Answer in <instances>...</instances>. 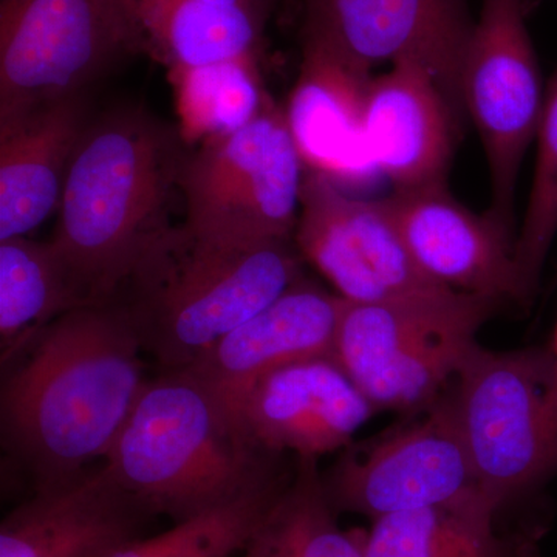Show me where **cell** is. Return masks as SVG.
<instances>
[{
	"instance_id": "16",
	"label": "cell",
	"mask_w": 557,
	"mask_h": 557,
	"mask_svg": "<svg viewBox=\"0 0 557 557\" xmlns=\"http://www.w3.org/2000/svg\"><path fill=\"white\" fill-rule=\"evenodd\" d=\"M457 126L456 110L420 62L399 60L370 81L366 143L395 190L446 186Z\"/></svg>"
},
{
	"instance_id": "23",
	"label": "cell",
	"mask_w": 557,
	"mask_h": 557,
	"mask_svg": "<svg viewBox=\"0 0 557 557\" xmlns=\"http://www.w3.org/2000/svg\"><path fill=\"white\" fill-rule=\"evenodd\" d=\"M325 493L318 458L300 457L276 504L249 537L244 557H366L364 531H344Z\"/></svg>"
},
{
	"instance_id": "21",
	"label": "cell",
	"mask_w": 557,
	"mask_h": 557,
	"mask_svg": "<svg viewBox=\"0 0 557 557\" xmlns=\"http://www.w3.org/2000/svg\"><path fill=\"white\" fill-rule=\"evenodd\" d=\"M143 53L168 69L258 60L270 14L200 0H131Z\"/></svg>"
},
{
	"instance_id": "13",
	"label": "cell",
	"mask_w": 557,
	"mask_h": 557,
	"mask_svg": "<svg viewBox=\"0 0 557 557\" xmlns=\"http://www.w3.org/2000/svg\"><path fill=\"white\" fill-rule=\"evenodd\" d=\"M420 269L443 287L527 309L516 263L518 231L475 214L446 186L394 190L381 199Z\"/></svg>"
},
{
	"instance_id": "6",
	"label": "cell",
	"mask_w": 557,
	"mask_h": 557,
	"mask_svg": "<svg viewBox=\"0 0 557 557\" xmlns=\"http://www.w3.org/2000/svg\"><path fill=\"white\" fill-rule=\"evenodd\" d=\"M497 307L471 295L413 304L343 299L333 357L376 410L408 416L448 391Z\"/></svg>"
},
{
	"instance_id": "15",
	"label": "cell",
	"mask_w": 557,
	"mask_h": 557,
	"mask_svg": "<svg viewBox=\"0 0 557 557\" xmlns=\"http://www.w3.org/2000/svg\"><path fill=\"white\" fill-rule=\"evenodd\" d=\"M341 310L339 295L304 277L185 369L199 376L240 424L244 399L263 376L302 359L333 357Z\"/></svg>"
},
{
	"instance_id": "25",
	"label": "cell",
	"mask_w": 557,
	"mask_h": 557,
	"mask_svg": "<svg viewBox=\"0 0 557 557\" xmlns=\"http://www.w3.org/2000/svg\"><path fill=\"white\" fill-rule=\"evenodd\" d=\"M295 471L278 472L242 496L214 509L174 523L166 533L138 539L110 557H233L276 504Z\"/></svg>"
},
{
	"instance_id": "20",
	"label": "cell",
	"mask_w": 557,
	"mask_h": 557,
	"mask_svg": "<svg viewBox=\"0 0 557 557\" xmlns=\"http://www.w3.org/2000/svg\"><path fill=\"white\" fill-rule=\"evenodd\" d=\"M500 509L482 494L373 520L366 557H542L548 520L502 530Z\"/></svg>"
},
{
	"instance_id": "22",
	"label": "cell",
	"mask_w": 557,
	"mask_h": 557,
	"mask_svg": "<svg viewBox=\"0 0 557 557\" xmlns=\"http://www.w3.org/2000/svg\"><path fill=\"white\" fill-rule=\"evenodd\" d=\"M84 306L90 304L50 242L27 236L0 242L2 364L20 357L51 322Z\"/></svg>"
},
{
	"instance_id": "8",
	"label": "cell",
	"mask_w": 557,
	"mask_h": 557,
	"mask_svg": "<svg viewBox=\"0 0 557 557\" xmlns=\"http://www.w3.org/2000/svg\"><path fill=\"white\" fill-rule=\"evenodd\" d=\"M141 53L131 0H0V123L87 95Z\"/></svg>"
},
{
	"instance_id": "28",
	"label": "cell",
	"mask_w": 557,
	"mask_h": 557,
	"mask_svg": "<svg viewBox=\"0 0 557 557\" xmlns=\"http://www.w3.org/2000/svg\"><path fill=\"white\" fill-rule=\"evenodd\" d=\"M200 2L223 3V5H240L248 9L262 11V13H273L276 0H200Z\"/></svg>"
},
{
	"instance_id": "18",
	"label": "cell",
	"mask_w": 557,
	"mask_h": 557,
	"mask_svg": "<svg viewBox=\"0 0 557 557\" xmlns=\"http://www.w3.org/2000/svg\"><path fill=\"white\" fill-rule=\"evenodd\" d=\"M89 120L87 95H79L0 123V242L27 236L60 208Z\"/></svg>"
},
{
	"instance_id": "14",
	"label": "cell",
	"mask_w": 557,
	"mask_h": 557,
	"mask_svg": "<svg viewBox=\"0 0 557 557\" xmlns=\"http://www.w3.org/2000/svg\"><path fill=\"white\" fill-rule=\"evenodd\" d=\"M379 412L333 357L292 362L249 391L240 424L269 453L319 458L344 449Z\"/></svg>"
},
{
	"instance_id": "27",
	"label": "cell",
	"mask_w": 557,
	"mask_h": 557,
	"mask_svg": "<svg viewBox=\"0 0 557 557\" xmlns=\"http://www.w3.org/2000/svg\"><path fill=\"white\" fill-rule=\"evenodd\" d=\"M548 348L549 354H552L553 370L547 392V417L552 428L557 431V322Z\"/></svg>"
},
{
	"instance_id": "19",
	"label": "cell",
	"mask_w": 557,
	"mask_h": 557,
	"mask_svg": "<svg viewBox=\"0 0 557 557\" xmlns=\"http://www.w3.org/2000/svg\"><path fill=\"white\" fill-rule=\"evenodd\" d=\"M372 73L302 46V69L287 115L310 171L333 182L368 185L380 177L366 143V100Z\"/></svg>"
},
{
	"instance_id": "26",
	"label": "cell",
	"mask_w": 557,
	"mask_h": 557,
	"mask_svg": "<svg viewBox=\"0 0 557 557\" xmlns=\"http://www.w3.org/2000/svg\"><path fill=\"white\" fill-rule=\"evenodd\" d=\"M536 141L533 185L516 237V263L527 309L536 298L542 271L557 236V70L545 90Z\"/></svg>"
},
{
	"instance_id": "12",
	"label": "cell",
	"mask_w": 557,
	"mask_h": 557,
	"mask_svg": "<svg viewBox=\"0 0 557 557\" xmlns=\"http://www.w3.org/2000/svg\"><path fill=\"white\" fill-rule=\"evenodd\" d=\"M302 46L372 73L384 62H420L458 116L461 69L475 21L469 0H300Z\"/></svg>"
},
{
	"instance_id": "24",
	"label": "cell",
	"mask_w": 557,
	"mask_h": 557,
	"mask_svg": "<svg viewBox=\"0 0 557 557\" xmlns=\"http://www.w3.org/2000/svg\"><path fill=\"white\" fill-rule=\"evenodd\" d=\"M170 72L182 120L178 127L189 145L233 134L271 106L255 58Z\"/></svg>"
},
{
	"instance_id": "4",
	"label": "cell",
	"mask_w": 557,
	"mask_h": 557,
	"mask_svg": "<svg viewBox=\"0 0 557 557\" xmlns=\"http://www.w3.org/2000/svg\"><path fill=\"white\" fill-rule=\"evenodd\" d=\"M188 369L148 381L106 472L153 516L185 522L284 472Z\"/></svg>"
},
{
	"instance_id": "3",
	"label": "cell",
	"mask_w": 557,
	"mask_h": 557,
	"mask_svg": "<svg viewBox=\"0 0 557 557\" xmlns=\"http://www.w3.org/2000/svg\"><path fill=\"white\" fill-rule=\"evenodd\" d=\"M302 260L295 240L219 244L182 223L143 251L110 302L143 351L166 370L185 369L302 281Z\"/></svg>"
},
{
	"instance_id": "1",
	"label": "cell",
	"mask_w": 557,
	"mask_h": 557,
	"mask_svg": "<svg viewBox=\"0 0 557 557\" xmlns=\"http://www.w3.org/2000/svg\"><path fill=\"white\" fill-rule=\"evenodd\" d=\"M129 318L113 302L78 307L20 355L0 397L2 445L36 491L108 457L148 381Z\"/></svg>"
},
{
	"instance_id": "5",
	"label": "cell",
	"mask_w": 557,
	"mask_h": 557,
	"mask_svg": "<svg viewBox=\"0 0 557 557\" xmlns=\"http://www.w3.org/2000/svg\"><path fill=\"white\" fill-rule=\"evenodd\" d=\"M552 370L548 346L497 351L475 344L448 388L480 491L500 511L557 479Z\"/></svg>"
},
{
	"instance_id": "7",
	"label": "cell",
	"mask_w": 557,
	"mask_h": 557,
	"mask_svg": "<svg viewBox=\"0 0 557 557\" xmlns=\"http://www.w3.org/2000/svg\"><path fill=\"white\" fill-rule=\"evenodd\" d=\"M304 177L287 115L270 106L242 129L190 149L180 175L183 223L219 244L295 240Z\"/></svg>"
},
{
	"instance_id": "9",
	"label": "cell",
	"mask_w": 557,
	"mask_h": 557,
	"mask_svg": "<svg viewBox=\"0 0 557 557\" xmlns=\"http://www.w3.org/2000/svg\"><path fill=\"white\" fill-rule=\"evenodd\" d=\"M403 417L375 437L351 442L322 472L338 515L379 520L482 494L448 391L428 408Z\"/></svg>"
},
{
	"instance_id": "10",
	"label": "cell",
	"mask_w": 557,
	"mask_h": 557,
	"mask_svg": "<svg viewBox=\"0 0 557 557\" xmlns=\"http://www.w3.org/2000/svg\"><path fill=\"white\" fill-rule=\"evenodd\" d=\"M528 9L530 0H482L461 69V102L490 170L487 212L511 230L520 166L536 139L547 90L527 27Z\"/></svg>"
},
{
	"instance_id": "2",
	"label": "cell",
	"mask_w": 557,
	"mask_h": 557,
	"mask_svg": "<svg viewBox=\"0 0 557 557\" xmlns=\"http://www.w3.org/2000/svg\"><path fill=\"white\" fill-rule=\"evenodd\" d=\"M190 145L141 104L90 119L65 174L50 244L90 306L112 300L146 248L171 228Z\"/></svg>"
},
{
	"instance_id": "17",
	"label": "cell",
	"mask_w": 557,
	"mask_h": 557,
	"mask_svg": "<svg viewBox=\"0 0 557 557\" xmlns=\"http://www.w3.org/2000/svg\"><path fill=\"white\" fill-rule=\"evenodd\" d=\"M153 518L104 468L36 491L0 525V557H110Z\"/></svg>"
},
{
	"instance_id": "11",
	"label": "cell",
	"mask_w": 557,
	"mask_h": 557,
	"mask_svg": "<svg viewBox=\"0 0 557 557\" xmlns=\"http://www.w3.org/2000/svg\"><path fill=\"white\" fill-rule=\"evenodd\" d=\"M295 244L351 302H438L463 295L420 269L383 201L355 199L321 172L304 177Z\"/></svg>"
}]
</instances>
